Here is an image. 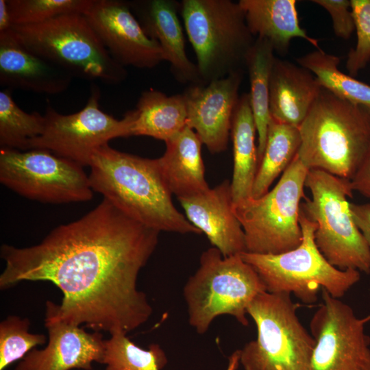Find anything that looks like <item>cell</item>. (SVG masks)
Returning <instances> with one entry per match:
<instances>
[{
	"label": "cell",
	"mask_w": 370,
	"mask_h": 370,
	"mask_svg": "<svg viewBox=\"0 0 370 370\" xmlns=\"http://www.w3.org/2000/svg\"><path fill=\"white\" fill-rule=\"evenodd\" d=\"M165 144V152L157 162L171 193L177 199L186 198L210 189L201 156L203 143L196 132L186 126Z\"/></svg>",
	"instance_id": "21"
},
{
	"label": "cell",
	"mask_w": 370,
	"mask_h": 370,
	"mask_svg": "<svg viewBox=\"0 0 370 370\" xmlns=\"http://www.w3.org/2000/svg\"><path fill=\"white\" fill-rule=\"evenodd\" d=\"M308 171L296 156L272 190L234 206L245 233L246 252L278 254L300 245L301 201L306 198Z\"/></svg>",
	"instance_id": "10"
},
{
	"label": "cell",
	"mask_w": 370,
	"mask_h": 370,
	"mask_svg": "<svg viewBox=\"0 0 370 370\" xmlns=\"http://www.w3.org/2000/svg\"><path fill=\"white\" fill-rule=\"evenodd\" d=\"M243 75V71H238L208 84H190L182 93L187 126L212 153L227 149Z\"/></svg>",
	"instance_id": "15"
},
{
	"label": "cell",
	"mask_w": 370,
	"mask_h": 370,
	"mask_svg": "<svg viewBox=\"0 0 370 370\" xmlns=\"http://www.w3.org/2000/svg\"><path fill=\"white\" fill-rule=\"evenodd\" d=\"M299 130L297 156L309 170L351 180L370 156V108L323 88Z\"/></svg>",
	"instance_id": "3"
},
{
	"label": "cell",
	"mask_w": 370,
	"mask_h": 370,
	"mask_svg": "<svg viewBox=\"0 0 370 370\" xmlns=\"http://www.w3.org/2000/svg\"><path fill=\"white\" fill-rule=\"evenodd\" d=\"M82 165L47 149L1 147V183L27 199L49 204L88 201L93 190Z\"/></svg>",
	"instance_id": "11"
},
{
	"label": "cell",
	"mask_w": 370,
	"mask_h": 370,
	"mask_svg": "<svg viewBox=\"0 0 370 370\" xmlns=\"http://www.w3.org/2000/svg\"><path fill=\"white\" fill-rule=\"evenodd\" d=\"M352 189L370 198V156L350 180Z\"/></svg>",
	"instance_id": "35"
},
{
	"label": "cell",
	"mask_w": 370,
	"mask_h": 370,
	"mask_svg": "<svg viewBox=\"0 0 370 370\" xmlns=\"http://www.w3.org/2000/svg\"><path fill=\"white\" fill-rule=\"evenodd\" d=\"M238 3L251 34L268 41L278 53L286 54L295 38L320 49L318 40L308 36L299 24L296 0H240Z\"/></svg>",
	"instance_id": "22"
},
{
	"label": "cell",
	"mask_w": 370,
	"mask_h": 370,
	"mask_svg": "<svg viewBox=\"0 0 370 370\" xmlns=\"http://www.w3.org/2000/svg\"><path fill=\"white\" fill-rule=\"evenodd\" d=\"M180 12L197 58L201 84L243 71L256 37L231 0H182Z\"/></svg>",
	"instance_id": "4"
},
{
	"label": "cell",
	"mask_w": 370,
	"mask_h": 370,
	"mask_svg": "<svg viewBox=\"0 0 370 370\" xmlns=\"http://www.w3.org/2000/svg\"><path fill=\"white\" fill-rule=\"evenodd\" d=\"M131 112L130 136H147L166 143L187 126L183 94L169 96L153 88L145 90Z\"/></svg>",
	"instance_id": "24"
},
{
	"label": "cell",
	"mask_w": 370,
	"mask_h": 370,
	"mask_svg": "<svg viewBox=\"0 0 370 370\" xmlns=\"http://www.w3.org/2000/svg\"><path fill=\"white\" fill-rule=\"evenodd\" d=\"M159 233L103 198L81 218L53 229L38 244L2 245L5 267L0 288L23 281L51 282L63 297L60 304L46 302L45 321L127 334L153 312L137 280L158 245Z\"/></svg>",
	"instance_id": "1"
},
{
	"label": "cell",
	"mask_w": 370,
	"mask_h": 370,
	"mask_svg": "<svg viewBox=\"0 0 370 370\" xmlns=\"http://www.w3.org/2000/svg\"><path fill=\"white\" fill-rule=\"evenodd\" d=\"M84 15L120 65L151 69L166 61L160 44L145 33L128 1L93 0Z\"/></svg>",
	"instance_id": "14"
},
{
	"label": "cell",
	"mask_w": 370,
	"mask_h": 370,
	"mask_svg": "<svg viewBox=\"0 0 370 370\" xmlns=\"http://www.w3.org/2000/svg\"><path fill=\"white\" fill-rule=\"evenodd\" d=\"M305 186L311 198H305L301 209L317 225L315 243L327 260L341 269L370 273V247L356 224L349 197L350 180L320 169H310Z\"/></svg>",
	"instance_id": "8"
},
{
	"label": "cell",
	"mask_w": 370,
	"mask_h": 370,
	"mask_svg": "<svg viewBox=\"0 0 370 370\" xmlns=\"http://www.w3.org/2000/svg\"><path fill=\"white\" fill-rule=\"evenodd\" d=\"M272 45L256 38L247 57L245 68L250 83L249 102L258 135V163L263 154L271 121L269 110L270 78L275 59Z\"/></svg>",
	"instance_id": "25"
},
{
	"label": "cell",
	"mask_w": 370,
	"mask_h": 370,
	"mask_svg": "<svg viewBox=\"0 0 370 370\" xmlns=\"http://www.w3.org/2000/svg\"><path fill=\"white\" fill-rule=\"evenodd\" d=\"M330 15L335 35L343 39L349 38L355 31L354 22L348 0H313Z\"/></svg>",
	"instance_id": "33"
},
{
	"label": "cell",
	"mask_w": 370,
	"mask_h": 370,
	"mask_svg": "<svg viewBox=\"0 0 370 370\" xmlns=\"http://www.w3.org/2000/svg\"><path fill=\"white\" fill-rule=\"evenodd\" d=\"M91 188L134 221L160 232L202 234L175 207L157 159L114 149L106 144L93 154Z\"/></svg>",
	"instance_id": "2"
},
{
	"label": "cell",
	"mask_w": 370,
	"mask_h": 370,
	"mask_svg": "<svg viewBox=\"0 0 370 370\" xmlns=\"http://www.w3.org/2000/svg\"><path fill=\"white\" fill-rule=\"evenodd\" d=\"M300 144L298 127L271 119L265 148L258 163L252 189V198L258 199L269 191L273 181L291 164Z\"/></svg>",
	"instance_id": "26"
},
{
	"label": "cell",
	"mask_w": 370,
	"mask_h": 370,
	"mask_svg": "<svg viewBox=\"0 0 370 370\" xmlns=\"http://www.w3.org/2000/svg\"><path fill=\"white\" fill-rule=\"evenodd\" d=\"M264 291L259 275L241 254L223 257L210 247L202 252L197 270L183 288L188 323L199 334L221 315H230L247 326L249 305Z\"/></svg>",
	"instance_id": "6"
},
{
	"label": "cell",
	"mask_w": 370,
	"mask_h": 370,
	"mask_svg": "<svg viewBox=\"0 0 370 370\" xmlns=\"http://www.w3.org/2000/svg\"><path fill=\"white\" fill-rule=\"evenodd\" d=\"M100 90L94 85L88 99L79 111L71 114L46 106L42 133L32 140L26 150L47 149L82 166H89L94 153L115 138L130 136L131 110L119 120L99 108Z\"/></svg>",
	"instance_id": "12"
},
{
	"label": "cell",
	"mask_w": 370,
	"mask_h": 370,
	"mask_svg": "<svg viewBox=\"0 0 370 370\" xmlns=\"http://www.w3.org/2000/svg\"><path fill=\"white\" fill-rule=\"evenodd\" d=\"M123 332L110 334L105 340V350L101 364L104 370H160L167 362L164 352L158 345L152 344L143 349L130 340ZM230 364L227 370H234Z\"/></svg>",
	"instance_id": "28"
},
{
	"label": "cell",
	"mask_w": 370,
	"mask_h": 370,
	"mask_svg": "<svg viewBox=\"0 0 370 370\" xmlns=\"http://www.w3.org/2000/svg\"><path fill=\"white\" fill-rule=\"evenodd\" d=\"M257 134L248 93L240 96L235 108L230 136L233 144L231 190L234 206L251 198L258 167Z\"/></svg>",
	"instance_id": "23"
},
{
	"label": "cell",
	"mask_w": 370,
	"mask_h": 370,
	"mask_svg": "<svg viewBox=\"0 0 370 370\" xmlns=\"http://www.w3.org/2000/svg\"><path fill=\"white\" fill-rule=\"evenodd\" d=\"M13 27L7 0H0V33L11 29Z\"/></svg>",
	"instance_id": "36"
},
{
	"label": "cell",
	"mask_w": 370,
	"mask_h": 370,
	"mask_svg": "<svg viewBox=\"0 0 370 370\" xmlns=\"http://www.w3.org/2000/svg\"><path fill=\"white\" fill-rule=\"evenodd\" d=\"M128 3L147 36L160 44L174 77L188 85L201 84L197 66L186 55L178 16L180 2L134 0Z\"/></svg>",
	"instance_id": "18"
},
{
	"label": "cell",
	"mask_w": 370,
	"mask_h": 370,
	"mask_svg": "<svg viewBox=\"0 0 370 370\" xmlns=\"http://www.w3.org/2000/svg\"><path fill=\"white\" fill-rule=\"evenodd\" d=\"M45 326L47 346L30 351L15 370H92L93 362L101 363L105 340L100 332H88L62 321H45Z\"/></svg>",
	"instance_id": "16"
},
{
	"label": "cell",
	"mask_w": 370,
	"mask_h": 370,
	"mask_svg": "<svg viewBox=\"0 0 370 370\" xmlns=\"http://www.w3.org/2000/svg\"><path fill=\"white\" fill-rule=\"evenodd\" d=\"M350 209L356 224L370 247V202L363 204L350 203Z\"/></svg>",
	"instance_id": "34"
},
{
	"label": "cell",
	"mask_w": 370,
	"mask_h": 370,
	"mask_svg": "<svg viewBox=\"0 0 370 370\" xmlns=\"http://www.w3.org/2000/svg\"><path fill=\"white\" fill-rule=\"evenodd\" d=\"M29 325L28 319L18 316H9L0 323V370L46 343L44 334L29 332Z\"/></svg>",
	"instance_id": "31"
},
{
	"label": "cell",
	"mask_w": 370,
	"mask_h": 370,
	"mask_svg": "<svg viewBox=\"0 0 370 370\" xmlns=\"http://www.w3.org/2000/svg\"><path fill=\"white\" fill-rule=\"evenodd\" d=\"M340 58L321 49L296 59L297 64L317 77L322 88L351 103L370 108V84L343 73Z\"/></svg>",
	"instance_id": "27"
},
{
	"label": "cell",
	"mask_w": 370,
	"mask_h": 370,
	"mask_svg": "<svg viewBox=\"0 0 370 370\" xmlns=\"http://www.w3.org/2000/svg\"><path fill=\"white\" fill-rule=\"evenodd\" d=\"M357 42L347 55L346 69L354 77L370 61V0H351Z\"/></svg>",
	"instance_id": "32"
},
{
	"label": "cell",
	"mask_w": 370,
	"mask_h": 370,
	"mask_svg": "<svg viewBox=\"0 0 370 370\" xmlns=\"http://www.w3.org/2000/svg\"><path fill=\"white\" fill-rule=\"evenodd\" d=\"M302 241L295 249L278 254L249 252L242 258L258 273L266 291L273 293H293L303 302L317 301L321 289L341 298L360 279V272L341 270L323 256L314 241L317 225L300 210Z\"/></svg>",
	"instance_id": "7"
},
{
	"label": "cell",
	"mask_w": 370,
	"mask_h": 370,
	"mask_svg": "<svg viewBox=\"0 0 370 370\" xmlns=\"http://www.w3.org/2000/svg\"><path fill=\"white\" fill-rule=\"evenodd\" d=\"M45 123L44 115L39 112L23 110L10 90L0 91V147L25 151L28 142L42 133Z\"/></svg>",
	"instance_id": "29"
},
{
	"label": "cell",
	"mask_w": 370,
	"mask_h": 370,
	"mask_svg": "<svg viewBox=\"0 0 370 370\" xmlns=\"http://www.w3.org/2000/svg\"><path fill=\"white\" fill-rule=\"evenodd\" d=\"M73 77L27 49L12 28L0 33V84L6 89L56 95L65 91Z\"/></svg>",
	"instance_id": "19"
},
{
	"label": "cell",
	"mask_w": 370,
	"mask_h": 370,
	"mask_svg": "<svg viewBox=\"0 0 370 370\" xmlns=\"http://www.w3.org/2000/svg\"><path fill=\"white\" fill-rule=\"evenodd\" d=\"M13 25L40 23L67 14H84L93 0H7Z\"/></svg>",
	"instance_id": "30"
},
{
	"label": "cell",
	"mask_w": 370,
	"mask_h": 370,
	"mask_svg": "<svg viewBox=\"0 0 370 370\" xmlns=\"http://www.w3.org/2000/svg\"><path fill=\"white\" fill-rule=\"evenodd\" d=\"M177 199L187 219L223 257L246 251L245 233L234 211L229 180L199 195Z\"/></svg>",
	"instance_id": "17"
},
{
	"label": "cell",
	"mask_w": 370,
	"mask_h": 370,
	"mask_svg": "<svg viewBox=\"0 0 370 370\" xmlns=\"http://www.w3.org/2000/svg\"><path fill=\"white\" fill-rule=\"evenodd\" d=\"M321 89L311 71L275 57L270 78L271 118L299 128Z\"/></svg>",
	"instance_id": "20"
},
{
	"label": "cell",
	"mask_w": 370,
	"mask_h": 370,
	"mask_svg": "<svg viewBox=\"0 0 370 370\" xmlns=\"http://www.w3.org/2000/svg\"><path fill=\"white\" fill-rule=\"evenodd\" d=\"M322 304L310 328L315 345L310 370H370V314L359 317L352 307L321 289Z\"/></svg>",
	"instance_id": "13"
},
{
	"label": "cell",
	"mask_w": 370,
	"mask_h": 370,
	"mask_svg": "<svg viewBox=\"0 0 370 370\" xmlns=\"http://www.w3.org/2000/svg\"><path fill=\"white\" fill-rule=\"evenodd\" d=\"M18 40L32 52L67 72L73 77L115 85L127 75L105 48L82 14L57 16L32 25H13Z\"/></svg>",
	"instance_id": "5"
},
{
	"label": "cell",
	"mask_w": 370,
	"mask_h": 370,
	"mask_svg": "<svg viewBox=\"0 0 370 370\" xmlns=\"http://www.w3.org/2000/svg\"><path fill=\"white\" fill-rule=\"evenodd\" d=\"M291 294H258L247 308L257 338L238 352L245 370H310L315 345L297 315Z\"/></svg>",
	"instance_id": "9"
}]
</instances>
